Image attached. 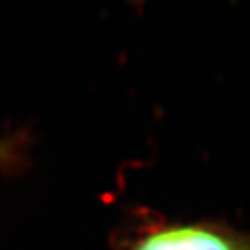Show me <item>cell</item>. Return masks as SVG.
<instances>
[{
  "instance_id": "2",
  "label": "cell",
  "mask_w": 250,
  "mask_h": 250,
  "mask_svg": "<svg viewBox=\"0 0 250 250\" xmlns=\"http://www.w3.org/2000/svg\"><path fill=\"white\" fill-rule=\"evenodd\" d=\"M0 158H2V146H0Z\"/></svg>"
},
{
  "instance_id": "1",
  "label": "cell",
  "mask_w": 250,
  "mask_h": 250,
  "mask_svg": "<svg viewBox=\"0 0 250 250\" xmlns=\"http://www.w3.org/2000/svg\"><path fill=\"white\" fill-rule=\"evenodd\" d=\"M132 250H250V234L219 223L176 224L153 231Z\"/></svg>"
}]
</instances>
